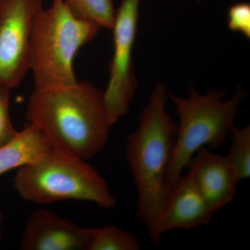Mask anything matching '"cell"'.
<instances>
[{"label":"cell","mask_w":250,"mask_h":250,"mask_svg":"<svg viewBox=\"0 0 250 250\" xmlns=\"http://www.w3.org/2000/svg\"><path fill=\"white\" fill-rule=\"evenodd\" d=\"M168 92L158 83L126 138L125 158L138 193L136 215L153 245L160 243L161 214L167 200L166 179L173 156L178 124L166 110Z\"/></svg>","instance_id":"1"},{"label":"cell","mask_w":250,"mask_h":250,"mask_svg":"<svg viewBox=\"0 0 250 250\" xmlns=\"http://www.w3.org/2000/svg\"><path fill=\"white\" fill-rule=\"evenodd\" d=\"M52 149L88 160L103 150L112 126L103 93L87 81L36 90L25 113Z\"/></svg>","instance_id":"2"},{"label":"cell","mask_w":250,"mask_h":250,"mask_svg":"<svg viewBox=\"0 0 250 250\" xmlns=\"http://www.w3.org/2000/svg\"><path fill=\"white\" fill-rule=\"evenodd\" d=\"M100 28L76 17L65 0H53L38 14L29 43V70L36 90L77 83L74 61L81 47L95 39Z\"/></svg>","instance_id":"3"},{"label":"cell","mask_w":250,"mask_h":250,"mask_svg":"<svg viewBox=\"0 0 250 250\" xmlns=\"http://www.w3.org/2000/svg\"><path fill=\"white\" fill-rule=\"evenodd\" d=\"M13 185L22 199L39 205L75 200L109 209L117 204L107 182L96 169L85 159L57 149L18 167Z\"/></svg>","instance_id":"4"},{"label":"cell","mask_w":250,"mask_h":250,"mask_svg":"<svg viewBox=\"0 0 250 250\" xmlns=\"http://www.w3.org/2000/svg\"><path fill=\"white\" fill-rule=\"evenodd\" d=\"M226 93V90H209L202 95L191 87L188 98H183L169 92L179 123L166 179L167 197L199 149H218L229 137L244 95L238 90L224 100Z\"/></svg>","instance_id":"5"},{"label":"cell","mask_w":250,"mask_h":250,"mask_svg":"<svg viewBox=\"0 0 250 250\" xmlns=\"http://www.w3.org/2000/svg\"><path fill=\"white\" fill-rule=\"evenodd\" d=\"M141 0H123L116 11L113 31V54L109 64V80L103 93L104 104L113 125L129 113L137 80L133 67L132 52Z\"/></svg>","instance_id":"6"},{"label":"cell","mask_w":250,"mask_h":250,"mask_svg":"<svg viewBox=\"0 0 250 250\" xmlns=\"http://www.w3.org/2000/svg\"><path fill=\"white\" fill-rule=\"evenodd\" d=\"M42 0H0V84L16 88L29 70L31 31Z\"/></svg>","instance_id":"7"},{"label":"cell","mask_w":250,"mask_h":250,"mask_svg":"<svg viewBox=\"0 0 250 250\" xmlns=\"http://www.w3.org/2000/svg\"><path fill=\"white\" fill-rule=\"evenodd\" d=\"M92 238L93 228L40 208L28 219L20 247L22 250H88Z\"/></svg>","instance_id":"8"},{"label":"cell","mask_w":250,"mask_h":250,"mask_svg":"<svg viewBox=\"0 0 250 250\" xmlns=\"http://www.w3.org/2000/svg\"><path fill=\"white\" fill-rule=\"evenodd\" d=\"M182 175L166 200L161 214V235L176 229H191L208 225L215 212L199 190L190 168Z\"/></svg>","instance_id":"9"},{"label":"cell","mask_w":250,"mask_h":250,"mask_svg":"<svg viewBox=\"0 0 250 250\" xmlns=\"http://www.w3.org/2000/svg\"><path fill=\"white\" fill-rule=\"evenodd\" d=\"M187 168L192 170L199 190L215 213L233 201L238 182L226 156L201 148Z\"/></svg>","instance_id":"10"},{"label":"cell","mask_w":250,"mask_h":250,"mask_svg":"<svg viewBox=\"0 0 250 250\" xmlns=\"http://www.w3.org/2000/svg\"><path fill=\"white\" fill-rule=\"evenodd\" d=\"M52 149L40 130L28 123L11 142L0 148V175L39 160Z\"/></svg>","instance_id":"11"},{"label":"cell","mask_w":250,"mask_h":250,"mask_svg":"<svg viewBox=\"0 0 250 250\" xmlns=\"http://www.w3.org/2000/svg\"><path fill=\"white\" fill-rule=\"evenodd\" d=\"M76 17L97 24L99 27L112 29L116 11L113 0H65Z\"/></svg>","instance_id":"12"},{"label":"cell","mask_w":250,"mask_h":250,"mask_svg":"<svg viewBox=\"0 0 250 250\" xmlns=\"http://www.w3.org/2000/svg\"><path fill=\"white\" fill-rule=\"evenodd\" d=\"M226 158L238 182L250 177V126L233 128Z\"/></svg>","instance_id":"13"},{"label":"cell","mask_w":250,"mask_h":250,"mask_svg":"<svg viewBox=\"0 0 250 250\" xmlns=\"http://www.w3.org/2000/svg\"><path fill=\"white\" fill-rule=\"evenodd\" d=\"M139 240L129 231L115 225L93 228V238L88 250H139Z\"/></svg>","instance_id":"14"},{"label":"cell","mask_w":250,"mask_h":250,"mask_svg":"<svg viewBox=\"0 0 250 250\" xmlns=\"http://www.w3.org/2000/svg\"><path fill=\"white\" fill-rule=\"evenodd\" d=\"M11 89L0 85V148L13 141L17 135L9 116Z\"/></svg>","instance_id":"15"},{"label":"cell","mask_w":250,"mask_h":250,"mask_svg":"<svg viewBox=\"0 0 250 250\" xmlns=\"http://www.w3.org/2000/svg\"><path fill=\"white\" fill-rule=\"evenodd\" d=\"M228 27L230 30L239 32L250 39V5L238 3L231 6L228 11Z\"/></svg>","instance_id":"16"},{"label":"cell","mask_w":250,"mask_h":250,"mask_svg":"<svg viewBox=\"0 0 250 250\" xmlns=\"http://www.w3.org/2000/svg\"><path fill=\"white\" fill-rule=\"evenodd\" d=\"M4 213L0 210V241H1V237H2V225L3 223H4Z\"/></svg>","instance_id":"17"},{"label":"cell","mask_w":250,"mask_h":250,"mask_svg":"<svg viewBox=\"0 0 250 250\" xmlns=\"http://www.w3.org/2000/svg\"><path fill=\"white\" fill-rule=\"evenodd\" d=\"M0 85H1V84H0Z\"/></svg>","instance_id":"18"}]
</instances>
